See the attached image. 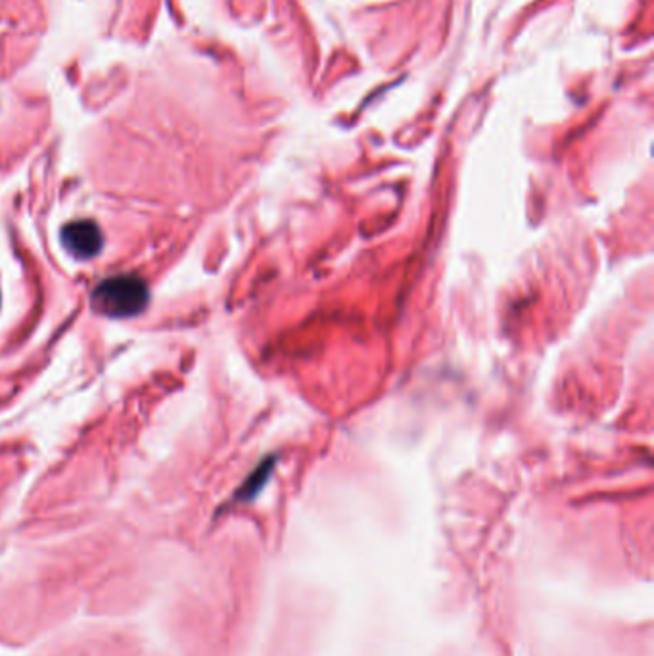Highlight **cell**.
<instances>
[{
	"instance_id": "obj_1",
	"label": "cell",
	"mask_w": 654,
	"mask_h": 656,
	"mask_svg": "<svg viewBox=\"0 0 654 656\" xmlns=\"http://www.w3.org/2000/svg\"><path fill=\"white\" fill-rule=\"evenodd\" d=\"M148 286L135 274H117L104 279L92 292V309L110 319H129L142 313L148 305Z\"/></svg>"
},
{
	"instance_id": "obj_2",
	"label": "cell",
	"mask_w": 654,
	"mask_h": 656,
	"mask_svg": "<svg viewBox=\"0 0 654 656\" xmlns=\"http://www.w3.org/2000/svg\"><path fill=\"white\" fill-rule=\"evenodd\" d=\"M62 244L65 252L75 259L87 261L98 256V252L104 246L102 231L95 221H72L62 229Z\"/></svg>"
}]
</instances>
